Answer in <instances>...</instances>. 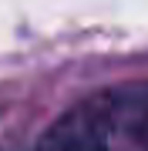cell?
<instances>
[{
  "mask_svg": "<svg viewBox=\"0 0 148 151\" xmlns=\"http://www.w3.org/2000/svg\"><path fill=\"white\" fill-rule=\"evenodd\" d=\"M37 151H148V81L77 101L44 131Z\"/></svg>",
  "mask_w": 148,
  "mask_h": 151,
  "instance_id": "1",
  "label": "cell"
}]
</instances>
